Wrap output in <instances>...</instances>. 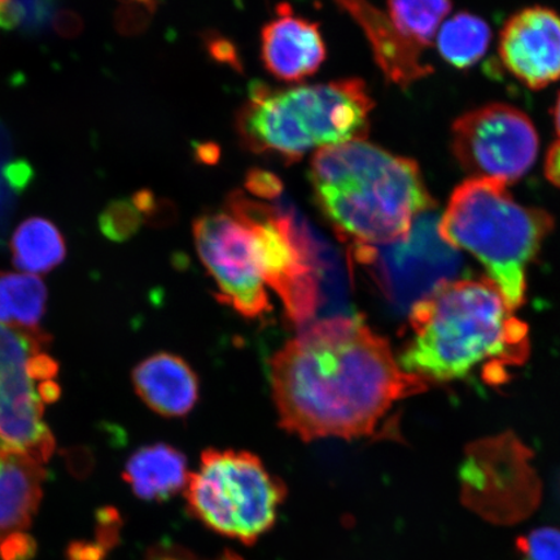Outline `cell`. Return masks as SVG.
Returning <instances> with one entry per match:
<instances>
[{
    "mask_svg": "<svg viewBox=\"0 0 560 560\" xmlns=\"http://www.w3.org/2000/svg\"><path fill=\"white\" fill-rule=\"evenodd\" d=\"M270 383L280 425L304 441L373 436L395 404L429 384L353 315L307 325L272 357Z\"/></svg>",
    "mask_w": 560,
    "mask_h": 560,
    "instance_id": "1",
    "label": "cell"
},
{
    "mask_svg": "<svg viewBox=\"0 0 560 560\" xmlns=\"http://www.w3.org/2000/svg\"><path fill=\"white\" fill-rule=\"evenodd\" d=\"M528 355V326L515 317L499 287L489 278L462 279L439 283L411 306L398 363L427 383L478 375L497 385Z\"/></svg>",
    "mask_w": 560,
    "mask_h": 560,
    "instance_id": "2",
    "label": "cell"
},
{
    "mask_svg": "<svg viewBox=\"0 0 560 560\" xmlns=\"http://www.w3.org/2000/svg\"><path fill=\"white\" fill-rule=\"evenodd\" d=\"M310 179L322 213L353 249L406 240L436 207L415 160L366 140L315 152Z\"/></svg>",
    "mask_w": 560,
    "mask_h": 560,
    "instance_id": "3",
    "label": "cell"
},
{
    "mask_svg": "<svg viewBox=\"0 0 560 560\" xmlns=\"http://www.w3.org/2000/svg\"><path fill=\"white\" fill-rule=\"evenodd\" d=\"M503 182L468 178L454 188L438 231L453 249L470 252L485 265L510 310L524 304L527 269L555 220L546 210L520 205Z\"/></svg>",
    "mask_w": 560,
    "mask_h": 560,
    "instance_id": "4",
    "label": "cell"
},
{
    "mask_svg": "<svg viewBox=\"0 0 560 560\" xmlns=\"http://www.w3.org/2000/svg\"><path fill=\"white\" fill-rule=\"evenodd\" d=\"M373 108L365 82L359 79L287 90L256 82L237 125L252 151L295 163L317 147L363 140Z\"/></svg>",
    "mask_w": 560,
    "mask_h": 560,
    "instance_id": "5",
    "label": "cell"
},
{
    "mask_svg": "<svg viewBox=\"0 0 560 560\" xmlns=\"http://www.w3.org/2000/svg\"><path fill=\"white\" fill-rule=\"evenodd\" d=\"M285 497L284 482L257 455L242 451L207 450L185 488L188 514L247 546L275 527Z\"/></svg>",
    "mask_w": 560,
    "mask_h": 560,
    "instance_id": "6",
    "label": "cell"
},
{
    "mask_svg": "<svg viewBox=\"0 0 560 560\" xmlns=\"http://www.w3.org/2000/svg\"><path fill=\"white\" fill-rule=\"evenodd\" d=\"M194 240L221 300L247 318L270 312L260 233L248 196L234 192L225 208L196 220Z\"/></svg>",
    "mask_w": 560,
    "mask_h": 560,
    "instance_id": "7",
    "label": "cell"
},
{
    "mask_svg": "<svg viewBox=\"0 0 560 560\" xmlns=\"http://www.w3.org/2000/svg\"><path fill=\"white\" fill-rule=\"evenodd\" d=\"M529 460L527 447L511 435L468 447L459 475L462 502L495 525L527 520L541 502V482Z\"/></svg>",
    "mask_w": 560,
    "mask_h": 560,
    "instance_id": "8",
    "label": "cell"
},
{
    "mask_svg": "<svg viewBox=\"0 0 560 560\" xmlns=\"http://www.w3.org/2000/svg\"><path fill=\"white\" fill-rule=\"evenodd\" d=\"M537 130L521 109L488 104L466 112L452 126L453 156L472 177L514 184L537 159Z\"/></svg>",
    "mask_w": 560,
    "mask_h": 560,
    "instance_id": "9",
    "label": "cell"
},
{
    "mask_svg": "<svg viewBox=\"0 0 560 560\" xmlns=\"http://www.w3.org/2000/svg\"><path fill=\"white\" fill-rule=\"evenodd\" d=\"M59 365L47 352L0 383V452L25 455L44 465L55 450L44 420L45 406L60 397Z\"/></svg>",
    "mask_w": 560,
    "mask_h": 560,
    "instance_id": "10",
    "label": "cell"
},
{
    "mask_svg": "<svg viewBox=\"0 0 560 560\" xmlns=\"http://www.w3.org/2000/svg\"><path fill=\"white\" fill-rule=\"evenodd\" d=\"M438 223L431 210L418 217L406 240L353 250L357 260L376 266L383 290L396 303L412 306L445 282L453 248L441 240Z\"/></svg>",
    "mask_w": 560,
    "mask_h": 560,
    "instance_id": "11",
    "label": "cell"
},
{
    "mask_svg": "<svg viewBox=\"0 0 560 560\" xmlns=\"http://www.w3.org/2000/svg\"><path fill=\"white\" fill-rule=\"evenodd\" d=\"M499 54L511 75L532 90L560 80V15L546 7H528L503 25Z\"/></svg>",
    "mask_w": 560,
    "mask_h": 560,
    "instance_id": "12",
    "label": "cell"
},
{
    "mask_svg": "<svg viewBox=\"0 0 560 560\" xmlns=\"http://www.w3.org/2000/svg\"><path fill=\"white\" fill-rule=\"evenodd\" d=\"M327 56L319 25L280 4L277 18L262 27L261 59L279 81L298 83L318 72Z\"/></svg>",
    "mask_w": 560,
    "mask_h": 560,
    "instance_id": "13",
    "label": "cell"
},
{
    "mask_svg": "<svg viewBox=\"0 0 560 560\" xmlns=\"http://www.w3.org/2000/svg\"><path fill=\"white\" fill-rule=\"evenodd\" d=\"M335 3L348 12L365 32L376 65L389 82L408 89L433 73L432 67L422 60V48L405 38L390 19L369 0H335Z\"/></svg>",
    "mask_w": 560,
    "mask_h": 560,
    "instance_id": "14",
    "label": "cell"
},
{
    "mask_svg": "<svg viewBox=\"0 0 560 560\" xmlns=\"http://www.w3.org/2000/svg\"><path fill=\"white\" fill-rule=\"evenodd\" d=\"M137 394L149 408L167 418L185 417L199 400V380L180 357L158 353L132 371Z\"/></svg>",
    "mask_w": 560,
    "mask_h": 560,
    "instance_id": "15",
    "label": "cell"
},
{
    "mask_svg": "<svg viewBox=\"0 0 560 560\" xmlns=\"http://www.w3.org/2000/svg\"><path fill=\"white\" fill-rule=\"evenodd\" d=\"M46 476L44 465L38 462L0 452V541L31 527Z\"/></svg>",
    "mask_w": 560,
    "mask_h": 560,
    "instance_id": "16",
    "label": "cell"
},
{
    "mask_svg": "<svg viewBox=\"0 0 560 560\" xmlns=\"http://www.w3.org/2000/svg\"><path fill=\"white\" fill-rule=\"evenodd\" d=\"M190 475L184 453L172 445L153 444L131 454L124 479L138 499L165 502L185 490Z\"/></svg>",
    "mask_w": 560,
    "mask_h": 560,
    "instance_id": "17",
    "label": "cell"
},
{
    "mask_svg": "<svg viewBox=\"0 0 560 560\" xmlns=\"http://www.w3.org/2000/svg\"><path fill=\"white\" fill-rule=\"evenodd\" d=\"M12 260L26 275H45L66 260L65 236L51 221L31 217L21 222L11 240Z\"/></svg>",
    "mask_w": 560,
    "mask_h": 560,
    "instance_id": "18",
    "label": "cell"
},
{
    "mask_svg": "<svg viewBox=\"0 0 560 560\" xmlns=\"http://www.w3.org/2000/svg\"><path fill=\"white\" fill-rule=\"evenodd\" d=\"M492 31L485 19L470 12H459L441 25L438 50L447 65L459 70L470 69L486 55Z\"/></svg>",
    "mask_w": 560,
    "mask_h": 560,
    "instance_id": "19",
    "label": "cell"
},
{
    "mask_svg": "<svg viewBox=\"0 0 560 560\" xmlns=\"http://www.w3.org/2000/svg\"><path fill=\"white\" fill-rule=\"evenodd\" d=\"M46 304V285L37 276L0 271V325L39 328Z\"/></svg>",
    "mask_w": 560,
    "mask_h": 560,
    "instance_id": "20",
    "label": "cell"
},
{
    "mask_svg": "<svg viewBox=\"0 0 560 560\" xmlns=\"http://www.w3.org/2000/svg\"><path fill=\"white\" fill-rule=\"evenodd\" d=\"M387 3L396 30L420 48L432 45L453 7L452 0H388Z\"/></svg>",
    "mask_w": 560,
    "mask_h": 560,
    "instance_id": "21",
    "label": "cell"
},
{
    "mask_svg": "<svg viewBox=\"0 0 560 560\" xmlns=\"http://www.w3.org/2000/svg\"><path fill=\"white\" fill-rule=\"evenodd\" d=\"M50 336L40 328H20L0 325V383L32 365L40 353L47 352Z\"/></svg>",
    "mask_w": 560,
    "mask_h": 560,
    "instance_id": "22",
    "label": "cell"
},
{
    "mask_svg": "<svg viewBox=\"0 0 560 560\" xmlns=\"http://www.w3.org/2000/svg\"><path fill=\"white\" fill-rule=\"evenodd\" d=\"M522 560H560V529L537 528L516 542Z\"/></svg>",
    "mask_w": 560,
    "mask_h": 560,
    "instance_id": "23",
    "label": "cell"
},
{
    "mask_svg": "<svg viewBox=\"0 0 560 560\" xmlns=\"http://www.w3.org/2000/svg\"><path fill=\"white\" fill-rule=\"evenodd\" d=\"M137 226V210L126 205H117L108 209L102 220L104 234L114 241L125 240V237L135 233Z\"/></svg>",
    "mask_w": 560,
    "mask_h": 560,
    "instance_id": "24",
    "label": "cell"
},
{
    "mask_svg": "<svg viewBox=\"0 0 560 560\" xmlns=\"http://www.w3.org/2000/svg\"><path fill=\"white\" fill-rule=\"evenodd\" d=\"M37 546L31 536L24 532H16L0 541V558L2 560H31Z\"/></svg>",
    "mask_w": 560,
    "mask_h": 560,
    "instance_id": "25",
    "label": "cell"
},
{
    "mask_svg": "<svg viewBox=\"0 0 560 560\" xmlns=\"http://www.w3.org/2000/svg\"><path fill=\"white\" fill-rule=\"evenodd\" d=\"M248 191L265 200H275L283 192L282 182L277 175L264 171H250L247 177Z\"/></svg>",
    "mask_w": 560,
    "mask_h": 560,
    "instance_id": "26",
    "label": "cell"
},
{
    "mask_svg": "<svg viewBox=\"0 0 560 560\" xmlns=\"http://www.w3.org/2000/svg\"><path fill=\"white\" fill-rule=\"evenodd\" d=\"M544 173L552 186L560 188V138L546 151Z\"/></svg>",
    "mask_w": 560,
    "mask_h": 560,
    "instance_id": "27",
    "label": "cell"
},
{
    "mask_svg": "<svg viewBox=\"0 0 560 560\" xmlns=\"http://www.w3.org/2000/svg\"><path fill=\"white\" fill-rule=\"evenodd\" d=\"M145 560H199L192 552L180 549L178 546H156L147 555Z\"/></svg>",
    "mask_w": 560,
    "mask_h": 560,
    "instance_id": "28",
    "label": "cell"
},
{
    "mask_svg": "<svg viewBox=\"0 0 560 560\" xmlns=\"http://www.w3.org/2000/svg\"><path fill=\"white\" fill-rule=\"evenodd\" d=\"M11 0H0V26L9 25V10Z\"/></svg>",
    "mask_w": 560,
    "mask_h": 560,
    "instance_id": "29",
    "label": "cell"
},
{
    "mask_svg": "<svg viewBox=\"0 0 560 560\" xmlns=\"http://www.w3.org/2000/svg\"><path fill=\"white\" fill-rule=\"evenodd\" d=\"M551 114H552V118H555L556 129L560 137V94L557 97V101L555 103V107H552Z\"/></svg>",
    "mask_w": 560,
    "mask_h": 560,
    "instance_id": "30",
    "label": "cell"
},
{
    "mask_svg": "<svg viewBox=\"0 0 560 560\" xmlns=\"http://www.w3.org/2000/svg\"><path fill=\"white\" fill-rule=\"evenodd\" d=\"M215 560H244L241 556H237L236 552L225 551L223 555Z\"/></svg>",
    "mask_w": 560,
    "mask_h": 560,
    "instance_id": "31",
    "label": "cell"
}]
</instances>
